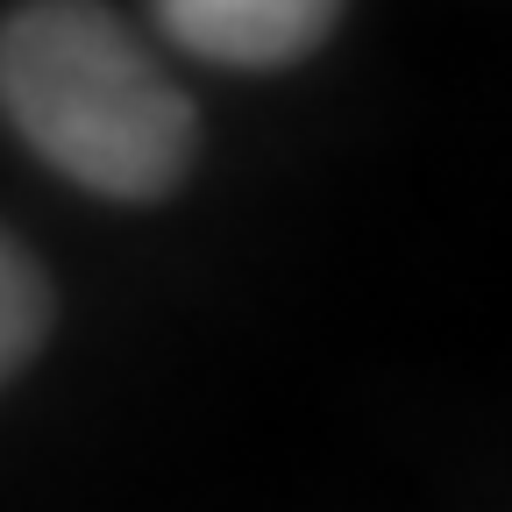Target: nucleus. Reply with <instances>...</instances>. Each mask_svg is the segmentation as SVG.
I'll use <instances>...</instances> for the list:
<instances>
[{
  "instance_id": "nucleus-1",
  "label": "nucleus",
  "mask_w": 512,
  "mask_h": 512,
  "mask_svg": "<svg viewBox=\"0 0 512 512\" xmlns=\"http://www.w3.org/2000/svg\"><path fill=\"white\" fill-rule=\"evenodd\" d=\"M0 121L64 185L150 207L200 157V107L114 0L0 8Z\"/></svg>"
},
{
  "instance_id": "nucleus-2",
  "label": "nucleus",
  "mask_w": 512,
  "mask_h": 512,
  "mask_svg": "<svg viewBox=\"0 0 512 512\" xmlns=\"http://www.w3.org/2000/svg\"><path fill=\"white\" fill-rule=\"evenodd\" d=\"M349 0H150L164 43L221 72H285L335 36Z\"/></svg>"
},
{
  "instance_id": "nucleus-3",
  "label": "nucleus",
  "mask_w": 512,
  "mask_h": 512,
  "mask_svg": "<svg viewBox=\"0 0 512 512\" xmlns=\"http://www.w3.org/2000/svg\"><path fill=\"white\" fill-rule=\"evenodd\" d=\"M50 320H57L50 271L15 228H0V384H15L36 363V349L50 342Z\"/></svg>"
}]
</instances>
